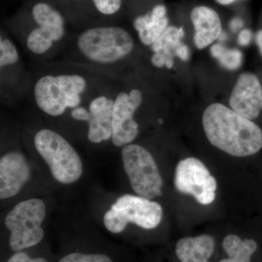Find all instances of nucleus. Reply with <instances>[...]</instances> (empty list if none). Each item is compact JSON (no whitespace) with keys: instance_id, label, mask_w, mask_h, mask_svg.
Masks as SVG:
<instances>
[{"instance_id":"nucleus-1","label":"nucleus","mask_w":262,"mask_h":262,"mask_svg":"<svg viewBox=\"0 0 262 262\" xmlns=\"http://www.w3.org/2000/svg\"><path fill=\"white\" fill-rule=\"evenodd\" d=\"M203 130L217 149L237 158L252 156L262 149V130L222 103H214L203 115Z\"/></svg>"},{"instance_id":"nucleus-2","label":"nucleus","mask_w":262,"mask_h":262,"mask_svg":"<svg viewBox=\"0 0 262 262\" xmlns=\"http://www.w3.org/2000/svg\"><path fill=\"white\" fill-rule=\"evenodd\" d=\"M77 48L81 55L92 63L110 65L129 56L134 50V41L121 27H96L79 36Z\"/></svg>"},{"instance_id":"nucleus-3","label":"nucleus","mask_w":262,"mask_h":262,"mask_svg":"<svg viewBox=\"0 0 262 262\" xmlns=\"http://www.w3.org/2000/svg\"><path fill=\"white\" fill-rule=\"evenodd\" d=\"M86 88L87 81L80 75L43 76L34 85V99L43 113L61 116L67 108L80 106Z\"/></svg>"},{"instance_id":"nucleus-4","label":"nucleus","mask_w":262,"mask_h":262,"mask_svg":"<svg viewBox=\"0 0 262 262\" xmlns=\"http://www.w3.org/2000/svg\"><path fill=\"white\" fill-rule=\"evenodd\" d=\"M34 146L45 160L53 178L63 184H73L83 173L80 155L63 136L42 129L34 137Z\"/></svg>"},{"instance_id":"nucleus-5","label":"nucleus","mask_w":262,"mask_h":262,"mask_svg":"<svg viewBox=\"0 0 262 262\" xmlns=\"http://www.w3.org/2000/svg\"><path fill=\"white\" fill-rule=\"evenodd\" d=\"M46 216V206L42 200L31 198L18 203L5 220L10 232V249L19 252L39 244L44 237L42 225Z\"/></svg>"},{"instance_id":"nucleus-6","label":"nucleus","mask_w":262,"mask_h":262,"mask_svg":"<svg viewBox=\"0 0 262 262\" xmlns=\"http://www.w3.org/2000/svg\"><path fill=\"white\" fill-rule=\"evenodd\" d=\"M163 208L158 202L134 194L117 198L103 215V225L114 234L121 233L129 223L141 228H156L163 219Z\"/></svg>"},{"instance_id":"nucleus-7","label":"nucleus","mask_w":262,"mask_h":262,"mask_svg":"<svg viewBox=\"0 0 262 262\" xmlns=\"http://www.w3.org/2000/svg\"><path fill=\"white\" fill-rule=\"evenodd\" d=\"M124 170L137 195L153 200L162 196L163 181L151 153L138 144H127L121 151Z\"/></svg>"},{"instance_id":"nucleus-8","label":"nucleus","mask_w":262,"mask_h":262,"mask_svg":"<svg viewBox=\"0 0 262 262\" xmlns=\"http://www.w3.org/2000/svg\"><path fill=\"white\" fill-rule=\"evenodd\" d=\"M176 189L190 194L200 204L208 206L214 201L216 180L201 160L187 158L177 165L174 178Z\"/></svg>"},{"instance_id":"nucleus-9","label":"nucleus","mask_w":262,"mask_h":262,"mask_svg":"<svg viewBox=\"0 0 262 262\" xmlns=\"http://www.w3.org/2000/svg\"><path fill=\"white\" fill-rule=\"evenodd\" d=\"M142 101V93L138 89L131 90L128 93H119L115 98L112 141L117 147L131 144L139 135V124L134 117Z\"/></svg>"},{"instance_id":"nucleus-10","label":"nucleus","mask_w":262,"mask_h":262,"mask_svg":"<svg viewBox=\"0 0 262 262\" xmlns=\"http://www.w3.org/2000/svg\"><path fill=\"white\" fill-rule=\"evenodd\" d=\"M229 104L241 116L253 120L262 113V84L257 76L251 72L241 74L236 81Z\"/></svg>"},{"instance_id":"nucleus-11","label":"nucleus","mask_w":262,"mask_h":262,"mask_svg":"<svg viewBox=\"0 0 262 262\" xmlns=\"http://www.w3.org/2000/svg\"><path fill=\"white\" fill-rule=\"evenodd\" d=\"M31 169L22 153L8 151L0 159V198L8 199L18 194L28 182Z\"/></svg>"},{"instance_id":"nucleus-12","label":"nucleus","mask_w":262,"mask_h":262,"mask_svg":"<svg viewBox=\"0 0 262 262\" xmlns=\"http://www.w3.org/2000/svg\"><path fill=\"white\" fill-rule=\"evenodd\" d=\"M194 29V42L198 49H204L220 38L222 33L220 15L206 6H198L191 12Z\"/></svg>"},{"instance_id":"nucleus-13","label":"nucleus","mask_w":262,"mask_h":262,"mask_svg":"<svg viewBox=\"0 0 262 262\" xmlns=\"http://www.w3.org/2000/svg\"><path fill=\"white\" fill-rule=\"evenodd\" d=\"M167 9L163 5H158L149 13L137 17L134 27L139 34L141 42L146 46L154 44L168 27Z\"/></svg>"},{"instance_id":"nucleus-14","label":"nucleus","mask_w":262,"mask_h":262,"mask_svg":"<svg viewBox=\"0 0 262 262\" xmlns=\"http://www.w3.org/2000/svg\"><path fill=\"white\" fill-rule=\"evenodd\" d=\"M215 249L213 237L208 234L179 239L176 254L181 262H209Z\"/></svg>"},{"instance_id":"nucleus-15","label":"nucleus","mask_w":262,"mask_h":262,"mask_svg":"<svg viewBox=\"0 0 262 262\" xmlns=\"http://www.w3.org/2000/svg\"><path fill=\"white\" fill-rule=\"evenodd\" d=\"M64 33V26H39L29 33L27 39V48L34 54H43L50 50L53 42L61 40Z\"/></svg>"},{"instance_id":"nucleus-16","label":"nucleus","mask_w":262,"mask_h":262,"mask_svg":"<svg viewBox=\"0 0 262 262\" xmlns=\"http://www.w3.org/2000/svg\"><path fill=\"white\" fill-rule=\"evenodd\" d=\"M114 101L111 100L102 111L91 115L89 122L88 137L93 144L112 139L113 136V110Z\"/></svg>"},{"instance_id":"nucleus-17","label":"nucleus","mask_w":262,"mask_h":262,"mask_svg":"<svg viewBox=\"0 0 262 262\" xmlns=\"http://www.w3.org/2000/svg\"><path fill=\"white\" fill-rule=\"evenodd\" d=\"M222 247L228 257L220 262H251V256L257 249V244L253 239H242L235 234L226 236Z\"/></svg>"},{"instance_id":"nucleus-18","label":"nucleus","mask_w":262,"mask_h":262,"mask_svg":"<svg viewBox=\"0 0 262 262\" xmlns=\"http://www.w3.org/2000/svg\"><path fill=\"white\" fill-rule=\"evenodd\" d=\"M184 29L182 27L170 26L167 28L158 40L151 45V48L154 53H161L168 56L173 57L176 48L182 43L184 37Z\"/></svg>"},{"instance_id":"nucleus-19","label":"nucleus","mask_w":262,"mask_h":262,"mask_svg":"<svg viewBox=\"0 0 262 262\" xmlns=\"http://www.w3.org/2000/svg\"><path fill=\"white\" fill-rule=\"evenodd\" d=\"M211 53L212 56L226 70L235 71L242 65L244 58L242 52L235 48H226L217 43L211 48Z\"/></svg>"},{"instance_id":"nucleus-20","label":"nucleus","mask_w":262,"mask_h":262,"mask_svg":"<svg viewBox=\"0 0 262 262\" xmlns=\"http://www.w3.org/2000/svg\"><path fill=\"white\" fill-rule=\"evenodd\" d=\"M32 16L39 26H64V20L61 13L46 3H38L34 5Z\"/></svg>"},{"instance_id":"nucleus-21","label":"nucleus","mask_w":262,"mask_h":262,"mask_svg":"<svg viewBox=\"0 0 262 262\" xmlns=\"http://www.w3.org/2000/svg\"><path fill=\"white\" fill-rule=\"evenodd\" d=\"M19 59L18 52L11 41L8 39L0 40V66L1 69L13 65Z\"/></svg>"},{"instance_id":"nucleus-22","label":"nucleus","mask_w":262,"mask_h":262,"mask_svg":"<svg viewBox=\"0 0 262 262\" xmlns=\"http://www.w3.org/2000/svg\"><path fill=\"white\" fill-rule=\"evenodd\" d=\"M58 262H113L107 255L101 253H71Z\"/></svg>"},{"instance_id":"nucleus-23","label":"nucleus","mask_w":262,"mask_h":262,"mask_svg":"<svg viewBox=\"0 0 262 262\" xmlns=\"http://www.w3.org/2000/svg\"><path fill=\"white\" fill-rule=\"evenodd\" d=\"M95 6L100 13L104 15H113L121 7V0H93Z\"/></svg>"},{"instance_id":"nucleus-24","label":"nucleus","mask_w":262,"mask_h":262,"mask_svg":"<svg viewBox=\"0 0 262 262\" xmlns=\"http://www.w3.org/2000/svg\"><path fill=\"white\" fill-rule=\"evenodd\" d=\"M151 63L158 68L171 69L173 67V57L168 56L161 53H154L151 58Z\"/></svg>"},{"instance_id":"nucleus-25","label":"nucleus","mask_w":262,"mask_h":262,"mask_svg":"<svg viewBox=\"0 0 262 262\" xmlns=\"http://www.w3.org/2000/svg\"><path fill=\"white\" fill-rule=\"evenodd\" d=\"M8 262H48L44 258H31L24 251L15 252L8 260Z\"/></svg>"},{"instance_id":"nucleus-26","label":"nucleus","mask_w":262,"mask_h":262,"mask_svg":"<svg viewBox=\"0 0 262 262\" xmlns=\"http://www.w3.org/2000/svg\"><path fill=\"white\" fill-rule=\"evenodd\" d=\"M71 116L74 120L82 122H89L91 118L89 110H87L83 106H78V107L73 108L71 112Z\"/></svg>"},{"instance_id":"nucleus-27","label":"nucleus","mask_w":262,"mask_h":262,"mask_svg":"<svg viewBox=\"0 0 262 262\" xmlns=\"http://www.w3.org/2000/svg\"><path fill=\"white\" fill-rule=\"evenodd\" d=\"M253 39V33L250 29H245L241 31L237 37V42L242 47H246L251 44Z\"/></svg>"},{"instance_id":"nucleus-28","label":"nucleus","mask_w":262,"mask_h":262,"mask_svg":"<svg viewBox=\"0 0 262 262\" xmlns=\"http://www.w3.org/2000/svg\"><path fill=\"white\" fill-rule=\"evenodd\" d=\"M175 56L178 57L183 61H187L189 59L190 56V51L187 45L184 43H181L180 45L176 48Z\"/></svg>"},{"instance_id":"nucleus-29","label":"nucleus","mask_w":262,"mask_h":262,"mask_svg":"<svg viewBox=\"0 0 262 262\" xmlns=\"http://www.w3.org/2000/svg\"><path fill=\"white\" fill-rule=\"evenodd\" d=\"M244 26V20L239 18H234L231 20L230 23H229V28L233 32H237L239 29L243 28Z\"/></svg>"},{"instance_id":"nucleus-30","label":"nucleus","mask_w":262,"mask_h":262,"mask_svg":"<svg viewBox=\"0 0 262 262\" xmlns=\"http://www.w3.org/2000/svg\"><path fill=\"white\" fill-rule=\"evenodd\" d=\"M256 42L262 56V29L258 30L256 34Z\"/></svg>"},{"instance_id":"nucleus-31","label":"nucleus","mask_w":262,"mask_h":262,"mask_svg":"<svg viewBox=\"0 0 262 262\" xmlns=\"http://www.w3.org/2000/svg\"><path fill=\"white\" fill-rule=\"evenodd\" d=\"M217 3L222 5H228L233 3L235 0H216Z\"/></svg>"}]
</instances>
